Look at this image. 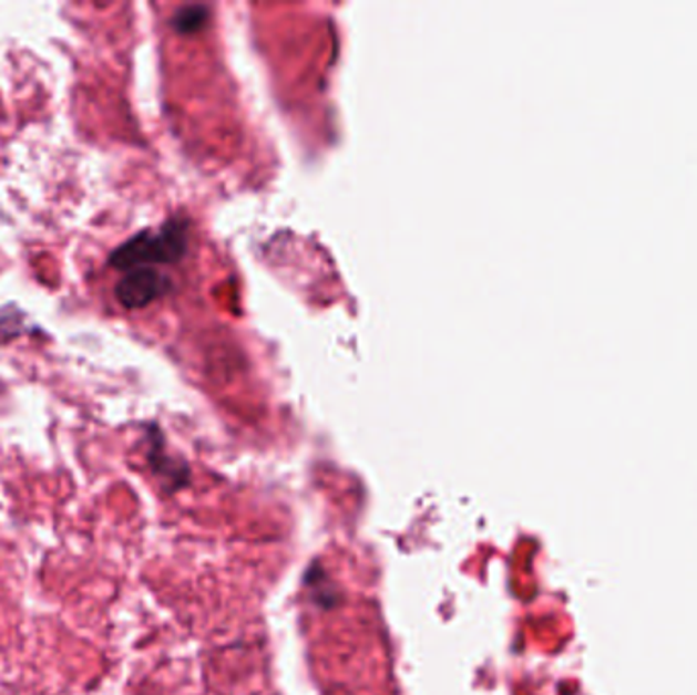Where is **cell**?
Instances as JSON below:
<instances>
[{
    "label": "cell",
    "mask_w": 697,
    "mask_h": 695,
    "mask_svg": "<svg viewBox=\"0 0 697 695\" xmlns=\"http://www.w3.org/2000/svg\"><path fill=\"white\" fill-rule=\"evenodd\" d=\"M147 461L152 467L153 474L162 479V484L170 486V489H178L184 486L188 469L184 465H178L172 457H167L164 452V438L160 435V431L153 426L150 433V452H147Z\"/></svg>",
    "instance_id": "3"
},
{
    "label": "cell",
    "mask_w": 697,
    "mask_h": 695,
    "mask_svg": "<svg viewBox=\"0 0 697 695\" xmlns=\"http://www.w3.org/2000/svg\"><path fill=\"white\" fill-rule=\"evenodd\" d=\"M208 19V9L203 4H188V7H182L174 14L172 19V25L178 31V33H196L201 27L206 23Z\"/></svg>",
    "instance_id": "4"
},
{
    "label": "cell",
    "mask_w": 697,
    "mask_h": 695,
    "mask_svg": "<svg viewBox=\"0 0 697 695\" xmlns=\"http://www.w3.org/2000/svg\"><path fill=\"white\" fill-rule=\"evenodd\" d=\"M172 283L167 276L153 268H137L131 270L114 286V297L121 307L129 310H140L150 307L157 298L170 292Z\"/></svg>",
    "instance_id": "2"
},
{
    "label": "cell",
    "mask_w": 697,
    "mask_h": 695,
    "mask_svg": "<svg viewBox=\"0 0 697 695\" xmlns=\"http://www.w3.org/2000/svg\"><path fill=\"white\" fill-rule=\"evenodd\" d=\"M188 249V222L172 219L157 231H141L119 245L109 258L114 270L131 271L157 263H176Z\"/></svg>",
    "instance_id": "1"
}]
</instances>
